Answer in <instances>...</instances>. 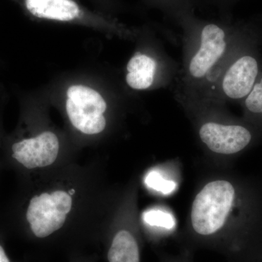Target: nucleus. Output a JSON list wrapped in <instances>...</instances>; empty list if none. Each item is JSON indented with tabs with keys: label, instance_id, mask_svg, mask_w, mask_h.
Wrapping results in <instances>:
<instances>
[{
	"label": "nucleus",
	"instance_id": "f03ea898",
	"mask_svg": "<svg viewBox=\"0 0 262 262\" xmlns=\"http://www.w3.org/2000/svg\"><path fill=\"white\" fill-rule=\"evenodd\" d=\"M72 206V198L64 191L33 196L26 213L32 233L37 238L43 239L59 230Z\"/></svg>",
	"mask_w": 262,
	"mask_h": 262
},
{
	"label": "nucleus",
	"instance_id": "0eeeda50",
	"mask_svg": "<svg viewBox=\"0 0 262 262\" xmlns=\"http://www.w3.org/2000/svg\"><path fill=\"white\" fill-rule=\"evenodd\" d=\"M258 74V64L256 58L251 56L237 58L222 77V93L230 99L247 97L256 84Z\"/></svg>",
	"mask_w": 262,
	"mask_h": 262
},
{
	"label": "nucleus",
	"instance_id": "7ed1b4c3",
	"mask_svg": "<svg viewBox=\"0 0 262 262\" xmlns=\"http://www.w3.org/2000/svg\"><path fill=\"white\" fill-rule=\"evenodd\" d=\"M67 96V114L77 130L89 135L104 130L106 103L99 93L85 86L73 85L68 89Z\"/></svg>",
	"mask_w": 262,
	"mask_h": 262
},
{
	"label": "nucleus",
	"instance_id": "f8f14e48",
	"mask_svg": "<svg viewBox=\"0 0 262 262\" xmlns=\"http://www.w3.org/2000/svg\"><path fill=\"white\" fill-rule=\"evenodd\" d=\"M0 262H11L4 247L0 244Z\"/></svg>",
	"mask_w": 262,
	"mask_h": 262
},
{
	"label": "nucleus",
	"instance_id": "9b49d317",
	"mask_svg": "<svg viewBox=\"0 0 262 262\" xmlns=\"http://www.w3.org/2000/svg\"><path fill=\"white\" fill-rule=\"evenodd\" d=\"M160 262H192V260L190 255L186 251V252L177 255V256L163 255L161 256Z\"/></svg>",
	"mask_w": 262,
	"mask_h": 262
},
{
	"label": "nucleus",
	"instance_id": "423d86ee",
	"mask_svg": "<svg viewBox=\"0 0 262 262\" xmlns=\"http://www.w3.org/2000/svg\"><path fill=\"white\" fill-rule=\"evenodd\" d=\"M227 47L223 28L215 24L205 25L201 30L199 49L189 61V76L194 80L204 78L225 54Z\"/></svg>",
	"mask_w": 262,
	"mask_h": 262
},
{
	"label": "nucleus",
	"instance_id": "f257e3e1",
	"mask_svg": "<svg viewBox=\"0 0 262 262\" xmlns=\"http://www.w3.org/2000/svg\"><path fill=\"white\" fill-rule=\"evenodd\" d=\"M236 196L234 184L223 175L208 179L198 188L189 211L187 238L191 247L231 252L229 220Z\"/></svg>",
	"mask_w": 262,
	"mask_h": 262
},
{
	"label": "nucleus",
	"instance_id": "6e6552de",
	"mask_svg": "<svg viewBox=\"0 0 262 262\" xmlns=\"http://www.w3.org/2000/svg\"><path fill=\"white\" fill-rule=\"evenodd\" d=\"M26 9L37 18L70 21L80 14L78 5L72 0H23Z\"/></svg>",
	"mask_w": 262,
	"mask_h": 262
},
{
	"label": "nucleus",
	"instance_id": "9d476101",
	"mask_svg": "<svg viewBox=\"0 0 262 262\" xmlns=\"http://www.w3.org/2000/svg\"><path fill=\"white\" fill-rule=\"evenodd\" d=\"M245 104L251 113L262 114V77L256 82L252 91L248 95Z\"/></svg>",
	"mask_w": 262,
	"mask_h": 262
},
{
	"label": "nucleus",
	"instance_id": "1a4fd4ad",
	"mask_svg": "<svg viewBox=\"0 0 262 262\" xmlns=\"http://www.w3.org/2000/svg\"><path fill=\"white\" fill-rule=\"evenodd\" d=\"M126 82L132 89L145 90L152 85L157 71V62L146 55L137 53L127 65Z\"/></svg>",
	"mask_w": 262,
	"mask_h": 262
},
{
	"label": "nucleus",
	"instance_id": "39448f33",
	"mask_svg": "<svg viewBox=\"0 0 262 262\" xmlns=\"http://www.w3.org/2000/svg\"><path fill=\"white\" fill-rule=\"evenodd\" d=\"M59 150L58 138L53 133L15 141L10 146L11 158L27 169L43 168L56 161Z\"/></svg>",
	"mask_w": 262,
	"mask_h": 262
},
{
	"label": "nucleus",
	"instance_id": "20e7f679",
	"mask_svg": "<svg viewBox=\"0 0 262 262\" xmlns=\"http://www.w3.org/2000/svg\"><path fill=\"white\" fill-rule=\"evenodd\" d=\"M201 142L218 156H229L244 150L252 139L251 133L242 125L208 121L198 130Z\"/></svg>",
	"mask_w": 262,
	"mask_h": 262
}]
</instances>
